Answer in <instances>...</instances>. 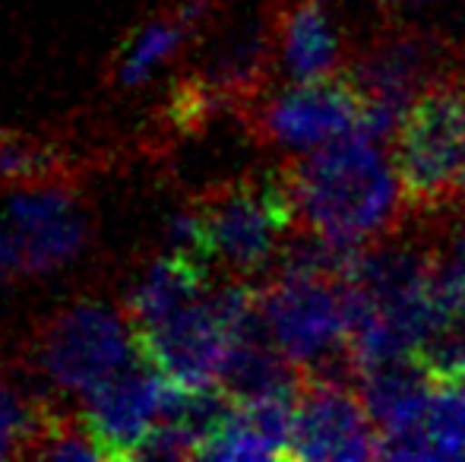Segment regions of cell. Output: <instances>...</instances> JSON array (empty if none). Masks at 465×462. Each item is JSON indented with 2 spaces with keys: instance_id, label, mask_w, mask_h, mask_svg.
Here are the masks:
<instances>
[{
  "instance_id": "ba28073f",
  "label": "cell",
  "mask_w": 465,
  "mask_h": 462,
  "mask_svg": "<svg viewBox=\"0 0 465 462\" xmlns=\"http://www.w3.org/2000/svg\"><path fill=\"white\" fill-rule=\"evenodd\" d=\"M0 222L16 247L19 272L51 276L74 266L89 247V216L76 197L48 178L25 181L0 203Z\"/></svg>"
},
{
  "instance_id": "9a60e30c",
  "label": "cell",
  "mask_w": 465,
  "mask_h": 462,
  "mask_svg": "<svg viewBox=\"0 0 465 462\" xmlns=\"http://www.w3.org/2000/svg\"><path fill=\"white\" fill-rule=\"evenodd\" d=\"M209 16V0H187L174 13L159 16L153 23L140 25L136 35L127 42L117 67V83L124 89H136L149 83L196 32V25Z\"/></svg>"
},
{
  "instance_id": "e0dca14e",
  "label": "cell",
  "mask_w": 465,
  "mask_h": 462,
  "mask_svg": "<svg viewBox=\"0 0 465 462\" xmlns=\"http://www.w3.org/2000/svg\"><path fill=\"white\" fill-rule=\"evenodd\" d=\"M32 457L38 459H57V462H74V459H104L102 447L93 440L83 421L76 425H57L45 428L35 440Z\"/></svg>"
},
{
  "instance_id": "4fadbf2b",
  "label": "cell",
  "mask_w": 465,
  "mask_h": 462,
  "mask_svg": "<svg viewBox=\"0 0 465 462\" xmlns=\"http://www.w3.org/2000/svg\"><path fill=\"white\" fill-rule=\"evenodd\" d=\"M298 399H232L219 425L206 434L196 459L253 462V459H288L294 431Z\"/></svg>"
},
{
  "instance_id": "5bb4252c",
  "label": "cell",
  "mask_w": 465,
  "mask_h": 462,
  "mask_svg": "<svg viewBox=\"0 0 465 462\" xmlns=\"http://www.w3.org/2000/svg\"><path fill=\"white\" fill-rule=\"evenodd\" d=\"M209 289L213 285H209L206 260L168 251L134 279L127 298H124V310L134 320V327L143 329L165 320L187 304L200 301Z\"/></svg>"
},
{
  "instance_id": "ffe728a7",
  "label": "cell",
  "mask_w": 465,
  "mask_h": 462,
  "mask_svg": "<svg viewBox=\"0 0 465 462\" xmlns=\"http://www.w3.org/2000/svg\"><path fill=\"white\" fill-rule=\"evenodd\" d=\"M443 257L450 260V263L456 266V270L465 276V225L460 231H453V238H450V244H447V251H440Z\"/></svg>"
},
{
  "instance_id": "d6986e66",
  "label": "cell",
  "mask_w": 465,
  "mask_h": 462,
  "mask_svg": "<svg viewBox=\"0 0 465 462\" xmlns=\"http://www.w3.org/2000/svg\"><path fill=\"white\" fill-rule=\"evenodd\" d=\"M165 244L174 253H187V257H200L206 263H213L209 257V238H206V219L203 210H178L165 222Z\"/></svg>"
},
{
  "instance_id": "3957f363",
  "label": "cell",
  "mask_w": 465,
  "mask_h": 462,
  "mask_svg": "<svg viewBox=\"0 0 465 462\" xmlns=\"http://www.w3.org/2000/svg\"><path fill=\"white\" fill-rule=\"evenodd\" d=\"M260 317L270 339L311 377L361 380L349 351L345 279L276 272L257 289Z\"/></svg>"
},
{
  "instance_id": "7c38bea8",
  "label": "cell",
  "mask_w": 465,
  "mask_h": 462,
  "mask_svg": "<svg viewBox=\"0 0 465 462\" xmlns=\"http://www.w3.org/2000/svg\"><path fill=\"white\" fill-rule=\"evenodd\" d=\"M276 64L292 83L326 80L349 67L330 0H292L276 13Z\"/></svg>"
},
{
  "instance_id": "5b68a950",
  "label": "cell",
  "mask_w": 465,
  "mask_h": 462,
  "mask_svg": "<svg viewBox=\"0 0 465 462\" xmlns=\"http://www.w3.org/2000/svg\"><path fill=\"white\" fill-rule=\"evenodd\" d=\"M460 70L465 67L453 57V44L434 32L392 25L373 35L345 67L361 99V130L383 143L392 140L411 102Z\"/></svg>"
},
{
  "instance_id": "6da1fadb",
  "label": "cell",
  "mask_w": 465,
  "mask_h": 462,
  "mask_svg": "<svg viewBox=\"0 0 465 462\" xmlns=\"http://www.w3.org/2000/svg\"><path fill=\"white\" fill-rule=\"evenodd\" d=\"M292 193L298 229L317 231L339 244L368 247L392 238L402 225V184L386 159L383 140L351 130L282 168Z\"/></svg>"
},
{
  "instance_id": "ac0fdd59",
  "label": "cell",
  "mask_w": 465,
  "mask_h": 462,
  "mask_svg": "<svg viewBox=\"0 0 465 462\" xmlns=\"http://www.w3.org/2000/svg\"><path fill=\"white\" fill-rule=\"evenodd\" d=\"M54 159L48 149L29 146L19 140L0 143V181H13V184H25V181H42L51 174Z\"/></svg>"
},
{
  "instance_id": "52a82bcc",
  "label": "cell",
  "mask_w": 465,
  "mask_h": 462,
  "mask_svg": "<svg viewBox=\"0 0 465 462\" xmlns=\"http://www.w3.org/2000/svg\"><path fill=\"white\" fill-rule=\"evenodd\" d=\"M200 210L206 219L209 257L247 282L276 263L285 238L298 229L282 172L222 187Z\"/></svg>"
},
{
  "instance_id": "30bf717a",
  "label": "cell",
  "mask_w": 465,
  "mask_h": 462,
  "mask_svg": "<svg viewBox=\"0 0 465 462\" xmlns=\"http://www.w3.org/2000/svg\"><path fill=\"white\" fill-rule=\"evenodd\" d=\"M380 431L355 383L304 374L288 459H373Z\"/></svg>"
},
{
  "instance_id": "8fae6325",
  "label": "cell",
  "mask_w": 465,
  "mask_h": 462,
  "mask_svg": "<svg viewBox=\"0 0 465 462\" xmlns=\"http://www.w3.org/2000/svg\"><path fill=\"white\" fill-rule=\"evenodd\" d=\"M168 387L172 377L143 358L134 368L121 370L108 383L83 396L80 421L102 447L104 459L140 457L143 444L165 415Z\"/></svg>"
},
{
  "instance_id": "8992f818",
  "label": "cell",
  "mask_w": 465,
  "mask_h": 462,
  "mask_svg": "<svg viewBox=\"0 0 465 462\" xmlns=\"http://www.w3.org/2000/svg\"><path fill=\"white\" fill-rule=\"evenodd\" d=\"M143 358L127 310L104 301H76L64 308L38 339V368L45 380L80 399Z\"/></svg>"
},
{
  "instance_id": "7a4b0ae2",
  "label": "cell",
  "mask_w": 465,
  "mask_h": 462,
  "mask_svg": "<svg viewBox=\"0 0 465 462\" xmlns=\"http://www.w3.org/2000/svg\"><path fill=\"white\" fill-rule=\"evenodd\" d=\"M390 152L411 212L456 210L465 174V70L411 102Z\"/></svg>"
},
{
  "instance_id": "277c9868",
  "label": "cell",
  "mask_w": 465,
  "mask_h": 462,
  "mask_svg": "<svg viewBox=\"0 0 465 462\" xmlns=\"http://www.w3.org/2000/svg\"><path fill=\"white\" fill-rule=\"evenodd\" d=\"M260 320L257 289L247 279L213 285L200 301L172 317L136 329L146 361L184 387H219L222 368L234 342Z\"/></svg>"
},
{
  "instance_id": "44dd1931",
  "label": "cell",
  "mask_w": 465,
  "mask_h": 462,
  "mask_svg": "<svg viewBox=\"0 0 465 462\" xmlns=\"http://www.w3.org/2000/svg\"><path fill=\"white\" fill-rule=\"evenodd\" d=\"M456 210L465 212V174H462V184H460V193H456Z\"/></svg>"
},
{
  "instance_id": "2e32d148",
  "label": "cell",
  "mask_w": 465,
  "mask_h": 462,
  "mask_svg": "<svg viewBox=\"0 0 465 462\" xmlns=\"http://www.w3.org/2000/svg\"><path fill=\"white\" fill-rule=\"evenodd\" d=\"M38 415L10 380H0V459L23 453L29 440H38Z\"/></svg>"
},
{
  "instance_id": "9c48e42d",
  "label": "cell",
  "mask_w": 465,
  "mask_h": 462,
  "mask_svg": "<svg viewBox=\"0 0 465 462\" xmlns=\"http://www.w3.org/2000/svg\"><path fill=\"white\" fill-rule=\"evenodd\" d=\"M257 130L266 143L292 155L311 152L361 130V99L342 74L279 86L257 108Z\"/></svg>"
}]
</instances>
